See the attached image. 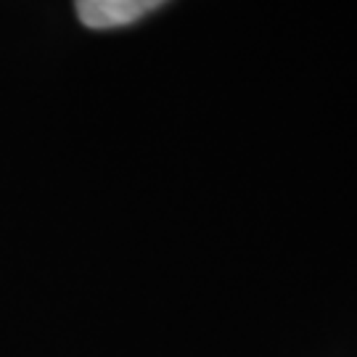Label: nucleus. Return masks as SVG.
Segmentation results:
<instances>
[{
	"mask_svg": "<svg viewBox=\"0 0 357 357\" xmlns=\"http://www.w3.org/2000/svg\"><path fill=\"white\" fill-rule=\"evenodd\" d=\"M165 0H75L79 22L90 29H112L138 22Z\"/></svg>",
	"mask_w": 357,
	"mask_h": 357,
	"instance_id": "1",
	"label": "nucleus"
}]
</instances>
